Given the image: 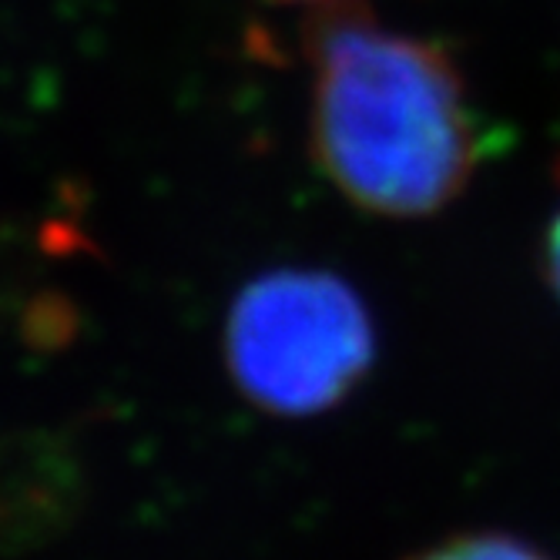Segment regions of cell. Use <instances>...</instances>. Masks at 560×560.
I'll list each match as a JSON object with an SVG mask.
<instances>
[{"label": "cell", "mask_w": 560, "mask_h": 560, "mask_svg": "<svg viewBox=\"0 0 560 560\" xmlns=\"http://www.w3.org/2000/svg\"><path fill=\"white\" fill-rule=\"evenodd\" d=\"M225 352L238 389L282 417L329 410L370 373L376 332L366 302L332 272L282 269L242 289Z\"/></svg>", "instance_id": "obj_2"}, {"label": "cell", "mask_w": 560, "mask_h": 560, "mask_svg": "<svg viewBox=\"0 0 560 560\" xmlns=\"http://www.w3.org/2000/svg\"><path fill=\"white\" fill-rule=\"evenodd\" d=\"M266 4H326V0H266Z\"/></svg>", "instance_id": "obj_5"}, {"label": "cell", "mask_w": 560, "mask_h": 560, "mask_svg": "<svg viewBox=\"0 0 560 560\" xmlns=\"http://www.w3.org/2000/svg\"><path fill=\"white\" fill-rule=\"evenodd\" d=\"M302 47L313 159L360 212L430 219L500 148L443 40L386 27L363 0H326L305 21Z\"/></svg>", "instance_id": "obj_1"}, {"label": "cell", "mask_w": 560, "mask_h": 560, "mask_svg": "<svg viewBox=\"0 0 560 560\" xmlns=\"http://www.w3.org/2000/svg\"><path fill=\"white\" fill-rule=\"evenodd\" d=\"M410 560H550V557L511 534H464V537H450L436 547H427Z\"/></svg>", "instance_id": "obj_3"}, {"label": "cell", "mask_w": 560, "mask_h": 560, "mask_svg": "<svg viewBox=\"0 0 560 560\" xmlns=\"http://www.w3.org/2000/svg\"><path fill=\"white\" fill-rule=\"evenodd\" d=\"M557 185H560V162H557ZM544 272H547L553 295L560 299V206L550 215L547 232H544Z\"/></svg>", "instance_id": "obj_4"}]
</instances>
